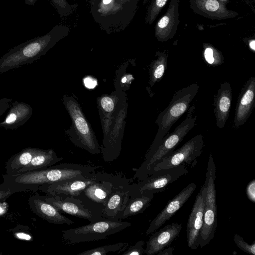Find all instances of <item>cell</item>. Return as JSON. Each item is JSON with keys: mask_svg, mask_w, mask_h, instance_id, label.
I'll return each mask as SVG.
<instances>
[{"mask_svg": "<svg viewBox=\"0 0 255 255\" xmlns=\"http://www.w3.org/2000/svg\"><path fill=\"white\" fill-rule=\"evenodd\" d=\"M154 197V194H145L129 198L124 210L121 213L119 219L123 220L128 217L142 213L149 207Z\"/></svg>", "mask_w": 255, "mask_h": 255, "instance_id": "26", "label": "cell"}, {"mask_svg": "<svg viewBox=\"0 0 255 255\" xmlns=\"http://www.w3.org/2000/svg\"><path fill=\"white\" fill-rule=\"evenodd\" d=\"M129 185V184H128ZM115 188L104 206L102 218L105 219L119 220V216L129 200L128 185Z\"/></svg>", "mask_w": 255, "mask_h": 255, "instance_id": "20", "label": "cell"}, {"mask_svg": "<svg viewBox=\"0 0 255 255\" xmlns=\"http://www.w3.org/2000/svg\"><path fill=\"white\" fill-rule=\"evenodd\" d=\"M255 105V77H251L241 89L235 109L233 128L243 125L252 114Z\"/></svg>", "mask_w": 255, "mask_h": 255, "instance_id": "17", "label": "cell"}, {"mask_svg": "<svg viewBox=\"0 0 255 255\" xmlns=\"http://www.w3.org/2000/svg\"><path fill=\"white\" fill-rule=\"evenodd\" d=\"M61 17H67L74 13L77 3H70L67 0H49Z\"/></svg>", "mask_w": 255, "mask_h": 255, "instance_id": "31", "label": "cell"}, {"mask_svg": "<svg viewBox=\"0 0 255 255\" xmlns=\"http://www.w3.org/2000/svg\"><path fill=\"white\" fill-rule=\"evenodd\" d=\"M114 174L102 171H94L83 178H73L40 186L38 190L46 195L77 196L88 186L96 182L112 177Z\"/></svg>", "mask_w": 255, "mask_h": 255, "instance_id": "12", "label": "cell"}, {"mask_svg": "<svg viewBox=\"0 0 255 255\" xmlns=\"http://www.w3.org/2000/svg\"><path fill=\"white\" fill-rule=\"evenodd\" d=\"M133 182L132 178L128 179L122 175L114 174L109 179L91 184L80 195L92 202L104 206L115 188L120 186L128 185Z\"/></svg>", "mask_w": 255, "mask_h": 255, "instance_id": "15", "label": "cell"}, {"mask_svg": "<svg viewBox=\"0 0 255 255\" xmlns=\"http://www.w3.org/2000/svg\"><path fill=\"white\" fill-rule=\"evenodd\" d=\"M174 247L165 248L157 254V255H172Z\"/></svg>", "mask_w": 255, "mask_h": 255, "instance_id": "39", "label": "cell"}, {"mask_svg": "<svg viewBox=\"0 0 255 255\" xmlns=\"http://www.w3.org/2000/svg\"><path fill=\"white\" fill-rule=\"evenodd\" d=\"M87 0V1L88 2L89 4H90L92 3V2L93 1V0Z\"/></svg>", "mask_w": 255, "mask_h": 255, "instance_id": "42", "label": "cell"}, {"mask_svg": "<svg viewBox=\"0 0 255 255\" xmlns=\"http://www.w3.org/2000/svg\"><path fill=\"white\" fill-rule=\"evenodd\" d=\"M249 46L251 50H252L253 51H255V41L254 39L250 41Z\"/></svg>", "mask_w": 255, "mask_h": 255, "instance_id": "41", "label": "cell"}, {"mask_svg": "<svg viewBox=\"0 0 255 255\" xmlns=\"http://www.w3.org/2000/svg\"><path fill=\"white\" fill-rule=\"evenodd\" d=\"M195 106L189 108L184 120L170 134L166 135L162 140L156 150L146 161H143L140 167L135 169L133 180L139 181L148 177L154 166L164 157L174 150L185 135L195 126L196 116L193 117Z\"/></svg>", "mask_w": 255, "mask_h": 255, "instance_id": "7", "label": "cell"}, {"mask_svg": "<svg viewBox=\"0 0 255 255\" xmlns=\"http://www.w3.org/2000/svg\"><path fill=\"white\" fill-rule=\"evenodd\" d=\"M181 228V223H173L152 233L146 242L144 254L147 255H157L169 246L179 236Z\"/></svg>", "mask_w": 255, "mask_h": 255, "instance_id": "18", "label": "cell"}, {"mask_svg": "<svg viewBox=\"0 0 255 255\" xmlns=\"http://www.w3.org/2000/svg\"><path fill=\"white\" fill-rule=\"evenodd\" d=\"M84 83L85 87L89 89H93L97 85L96 80L91 77H85L84 79Z\"/></svg>", "mask_w": 255, "mask_h": 255, "instance_id": "38", "label": "cell"}, {"mask_svg": "<svg viewBox=\"0 0 255 255\" xmlns=\"http://www.w3.org/2000/svg\"><path fill=\"white\" fill-rule=\"evenodd\" d=\"M168 0H153L147 10L146 22L149 24L152 23L161 9Z\"/></svg>", "mask_w": 255, "mask_h": 255, "instance_id": "32", "label": "cell"}, {"mask_svg": "<svg viewBox=\"0 0 255 255\" xmlns=\"http://www.w3.org/2000/svg\"><path fill=\"white\" fill-rule=\"evenodd\" d=\"M97 103L103 132L101 153L104 160L110 162L118 158L122 149L127 111L126 94L118 89L99 98Z\"/></svg>", "mask_w": 255, "mask_h": 255, "instance_id": "1", "label": "cell"}, {"mask_svg": "<svg viewBox=\"0 0 255 255\" xmlns=\"http://www.w3.org/2000/svg\"><path fill=\"white\" fill-rule=\"evenodd\" d=\"M196 3L198 8L208 15L219 19L231 17L230 11L217 0H196Z\"/></svg>", "mask_w": 255, "mask_h": 255, "instance_id": "28", "label": "cell"}, {"mask_svg": "<svg viewBox=\"0 0 255 255\" xmlns=\"http://www.w3.org/2000/svg\"><path fill=\"white\" fill-rule=\"evenodd\" d=\"M232 99L230 84L225 81L220 84L217 94L214 96V114L216 125L222 128L228 119Z\"/></svg>", "mask_w": 255, "mask_h": 255, "instance_id": "21", "label": "cell"}, {"mask_svg": "<svg viewBox=\"0 0 255 255\" xmlns=\"http://www.w3.org/2000/svg\"><path fill=\"white\" fill-rule=\"evenodd\" d=\"M177 0L171 2L166 13L160 18L155 26V35L160 41H165L172 38L178 22Z\"/></svg>", "mask_w": 255, "mask_h": 255, "instance_id": "23", "label": "cell"}, {"mask_svg": "<svg viewBox=\"0 0 255 255\" xmlns=\"http://www.w3.org/2000/svg\"><path fill=\"white\" fill-rule=\"evenodd\" d=\"M44 199L60 212L94 222L104 219V206L79 195L77 196H43Z\"/></svg>", "mask_w": 255, "mask_h": 255, "instance_id": "11", "label": "cell"}, {"mask_svg": "<svg viewBox=\"0 0 255 255\" xmlns=\"http://www.w3.org/2000/svg\"><path fill=\"white\" fill-rule=\"evenodd\" d=\"M246 194L248 199L253 203H255V180H252L246 187Z\"/></svg>", "mask_w": 255, "mask_h": 255, "instance_id": "36", "label": "cell"}, {"mask_svg": "<svg viewBox=\"0 0 255 255\" xmlns=\"http://www.w3.org/2000/svg\"><path fill=\"white\" fill-rule=\"evenodd\" d=\"M203 57L205 62L213 67L222 65L224 62V57L221 52L212 45H204Z\"/></svg>", "mask_w": 255, "mask_h": 255, "instance_id": "30", "label": "cell"}, {"mask_svg": "<svg viewBox=\"0 0 255 255\" xmlns=\"http://www.w3.org/2000/svg\"><path fill=\"white\" fill-rule=\"evenodd\" d=\"M185 164L153 171L146 178L128 185L130 199L145 194L164 192L168 185L188 173Z\"/></svg>", "mask_w": 255, "mask_h": 255, "instance_id": "10", "label": "cell"}, {"mask_svg": "<svg viewBox=\"0 0 255 255\" xmlns=\"http://www.w3.org/2000/svg\"><path fill=\"white\" fill-rule=\"evenodd\" d=\"M25 4L30 5H34L35 3L37 2V0H24Z\"/></svg>", "mask_w": 255, "mask_h": 255, "instance_id": "40", "label": "cell"}, {"mask_svg": "<svg viewBox=\"0 0 255 255\" xmlns=\"http://www.w3.org/2000/svg\"><path fill=\"white\" fill-rule=\"evenodd\" d=\"M199 85L193 83L176 92L166 108L158 115L155 123L158 127L154 140L145 156L148 160L156 150L163 138L168 134L173 125L189 109L196 96Z\"/></svg>", "mask_w": 255, "mask_h": 255, "instance_id": "5", "label": "cell"}, {"mask_svg": "<svg viewBox=\"0 0 255 255\" xmlns=\"http://www.w3.org/2000/svg\"><path fill=\"white\" fill-rule=\"evenodd\" d=\"M206 192V186L204 184L196 197L187 223V245L192 250H196L199 247V235L203 225Z\"/></svg>", "mask_w": 255, "mask_h": 255, "instance_id": "14", "label": "cell"}, {"mask_svg": "<svg viewBox=\"0 0 255 255\" xmlns=\"http://www.w3.org/2000/svg\"><path fill=\"white\" fill-rule=\"evenodd\" d=\"M12 99L3 98L0 99V116H1L9 107Z\"/></svg>", "mask_w": 255, "mask_h": 255, "instance_id": "37", "label": "cell"}, {"mask_svg": "<svg viewBox=\"0 0 255 255\" xmlns=\"http://www.w3.org/2000/svg\"><path fill=\"white\" fill-rule=\"evenodd\" d=\"M145 242L140 240L136 242L133 246L127 248V249L121 254L122 255H142L144 254L143 246Z\"/></svg>", "mask_w": 255, "mask_h": 255, "instance_id": "34", "label": "cell"}, {"mask_svg": "<svg viewBox=\"0 0 255 255\" xmlns=\"http://www.w3.org/2000/svg\"><path fill=\"white\" fill-rule=\"evenodd\" d=\"M32 212L50 223L54 224L71 225L73 221L63 215L53 205L47 202L43 195L36 194L31 196L28 201Z\"/></svg>", "mask_w": 255, "mask_h": 255, "instance_id": "19", "label": "cell"}, {"mask_svg": "<svg viewBox=\"0 0 255 255\" xmlns=\"http://www.w3.org/2000/svg\"><path fill=\"white\" fill-rule=\"evenodd\" d=\"M63 101L72 121V125L65 131L71 141L76 146L92 154L101 153V149L94 132L84 115L77 101L67 95Z\"/></svg>", "mask_w": 255, "mask_h": 255, "instance_id": "6", "label": "cell"}, {"mask_svg": "<svg viewBox=\"0 0 255 255\" xmlns=\"http://www.w3.org/2000/svg\"><path fill=\"white\" fill-rule=\"evenodd\" d=\"M16 192H18L16 190L3 182L0 184V202L4 201Z\"/></svg>", "mask_w": 255, "mask_h": 255, "instance_id": "35", "label": "cell"}, {"mask_svg": "<svg viewBox=\"0 0 255 255\" xmlns=\"http://www.w3.org/2000/svg\"><path fill=\"white\" fill-rule=\"evenodd\" d=\"M39 149L27 147L11 156L5 166L6 174L9 176L15 175L19 170L30 163Z\"/></svg>", "mask_w": 255, "mask_h": 255, "instance_id": "25", "label": "cell"}, {"mask_svg": "<svg viewBox=\"0 0 255 255\" xmlns=\"http://www.w3.org/2000/svg\"><path fill=\"white\" fill-rule=\"evenodd\" d=\"M32 113L33 109L29 105L15 101L12 103L4 120L0 123V127L15 130L27 122Z\"/></svg>", "mask_w": 255, "mask_h": 255, "instance_id": "22", "label": "cell"}, {"mask_svg": "<svg viewBox=\"0 0 255 255\" xmlns=\"http://www.w3.org/2000/svg\"><path fill=\"white\" fill-rule=\"evenodd\" d=\"M237 246L243 252L252 255H255V241L252 244H249L240 235L236 234L233 238Z\"/></svg>", "mask_w": 255, "mask_h": 255, "instance_id": "33", "label": "cell"}, {"mask_svg": "<svg viewBox=\"0 0 255 255\" xmlns=\"http://www.w3.org/2000/svg\"><path fill=\"white\" fill-rule=\"evenodd\" d=\"M140 0H93L90 13L107 34L124 31L132 20Z\"/></svg>", "mask_w": 255, "mask_h": 255, "instance_id": "4", "label": "cell"}, {"mask_svg": "<svg viewBox=\"0 0 255 255\" xmlns=\"http://www.w3.org/2000/svg\"><path fill=\"white\" fill-rule=\"evenodd\" d=\"M167 57L165 52L156 53L155 58L150 65L149 87L147 89H150L164 75L167 68Z\"/></svg>", "mask_w": 255, "mask_h": 255, "instance_id": "27", "label": "cell"}, {"mask_svg": "<svg viewBox=\"0 0 255 255\" xmlns=\"http://www.w3.org/2000/svg\"><path fill=\"white\" fill-rule=\"evenodd\" d=\"M128 246L126 243H118L93 248L78 254V255H106L112 253L121 254Z\"/></svg>", "mask_w": 255, "mask_h": 255, "instance_id": "29", "label": "cell"}, {"mask_svg": "<svg viewBox=\"0 0 255 255\" xmlns=\"http://www.w3.org/2000/svg\"><path fill=\"white\" fill-rule=\"evenodd\" d=\"M203 147V135L194 136L179 148L164 157L154 166L150 174L154 171L172 168L180 165L196 164L197 158L202 153Z\"/></svg>", "mask_w": 255, "mask_h": 255, "instance_id": "13", "label": "cell"}, {"mask_svg": "<svg viewBox=\"0 0 255 255\" xmlns=\"http://www.w3.org/2000/svg\"><path fill=\"white\" fill-rule=\"evenodd\" d=\"M216 166L212 154H210L205 184L206 195L203 225L199 235V247L203 248L214 238L217 222V204L215 189Z\"/></svg>", "mask_w": 255, "mask_h": 255, "instance_id": "9", "label": "cell"}, {"mask_svg": "<svg viewBox=\"0 0 255 255\" xmlns=\"http://www.w3.org/2000/svg\"><path fill=\"white\" fill-rule=\"evenodd\" d=\"M70 32L68 26L57 25L46 34L15 46L0 58V73L37 60Z\"/></svg>", "mask_w": 255, "mask_h": 255, "instance_id": "3", "label": "cell"}, {"mask_svg": "<svg viewBox=\"0 0 255 255\" xmlns=\"http://www.w3.org/2000/svg\"><path fill=\"white\" fill-rule=\"evenodd\" d=\"M63 159V157H58L53 149H39L30 163L14 175L51 166L62 160Z\"/></svg>", "mask_w": 255, "mask_h": 255, "instance_id": "24", "label": "cell"}, {"mask_svg": "<svg viewBox=\"0 0 255 255\" xmlns=\"http://www.w3.org/2000/svg\"><path fill=\"white\" fill-rule=\"evenodd\" d=\"M97 167L79 163H63L16 175H2L3 183L18 192H36L40 186L73 178H83Z\"/></svg>", "mask_w": 255, "mask_h": 255, "instance_id": "2", "label": "cell"}, {"mask_svg": "<svg viewBox=\"0 0 255 255\" xmlns=\"http://www.w3.org/2000/svg\"><path fill=\"white\" fill-rule=\"evenodd\" d=\"M196 188V184L191 183L170 200L163 209L151 221L145 235L148 236L152 234L169 220L188 201Z\"/></svg>", "mask_w": 255, "mask_h": 255, "instance_id": "16", "label": "cell"}, {"mask_svg": "<svg viewBox=\"0 0 255 255\" xmlns=\"http://www.w3.org/2000/svg\"><path fill=\"white\" fill-rule=\"evenodd\" d=\"M131 223L121 220L102 219L76 228L61 231L64 241L67 244L98 241L120 232L130 227Z\"/></svg>", "mask_w": 255, "mask_h": 255, "instance_id": "8", "label": "cell"}]
</instances>
